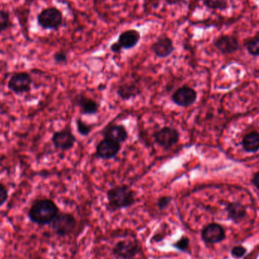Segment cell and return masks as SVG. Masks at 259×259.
Returning a JSON list of instances; mask_svg holds the SVG:
<instances>
[{
	"label": "cell",
	"mask_w": 259,
	"mask_h": 259,
	"mask_svg": "<svg viewBox=\"0 0 259 259\" xmlns=\"http://www.w3.org/2000/svg\"><path fill=\"white\" fill-rule=\"evenodd\" d=\"M59 213V207L54 201L50 199H40L32 204L27 217L32 223L45 226L50 225Z\"/></svg>",
	"instance_id": "1"
},
{
	"label": "cell",
	"mask_w": 259,
	"mask_h": 259,
	"mask_svg": "<svg viewBox=\"0 0 259 259\" xmlns=\"http://www.w3.org/2000/svg\"><path fill=\"white\" fill-rule=\"evenodd\" d=\"M107 209L111 211L130 208L136 203V193L131 186L120 184L109 189L106 193Z\"/></svg>",
	"instance_id": "2"
},
{
	"label": "cell",
	"mask_w": 259,
	"mask_h": 259,
	"mask_svg": "<svg viewBox=\"0 0 259 259\" xmlns=\"http://www.w3.org/2000/svg\"><path fill=\"white\" fill-rule=\"evenodd\" d=\"M152 137L154 142L158 146L167 151L179 143L181 134L176 128L165 126L155 131L152 134Z\"/></svg>",
	"instance_id": "3"
},
{
	"label": "cell",
	"mask_w": 259,
	"mask_h": 259,
	"mask_svg": "<svg viewBox=\"0 0 259 259\" xmlns=\"http://www.w3.org/2000/svg\"><path fill=\"white\" fill-rule=\"evenodd\" d=\"M52 229L57 235L65 237L73 234L77 226V221L70 213L59 212L52 222Z\"/></svg>",
	"instance_id": "4"
},
{
	"label": "cell",
	"mask_w": 259,
	"mask_h": 259,
	"mask_svg": "<svg viewBox=\"0 0 259 259\" xmlns=\"http://www.w3.org/2000/svg\"><path fill=\"white\" fill-rule=\"evenodd\" d=\"M38 24L44 29L56 30L63 22L62 12L56 8L44 9L37 17Z\"/></svg>",
	"instance_id": "5"
},
{
	"label": "cell",
	"mask_w": 259,
	"mask_h": 259,
	"mask_svg": "<svg viewBox=\"0 0 259 259\" xmlns=\"http://www.w3.org/2000/svg\"><path fill=\"white\" fill-rule=\"evenodd\" d=\"M197 100V93L193 88L183 85L176 90L171 96V100L176 106L188 108L193 106Z\"/></svg>",
	"instance_id": "6"
},
{
	"label": "cell",
	"mask_w": 259,
	"mask_h": 259,
	"mask_svg": "<svg viewBox=\"0 0 259 259\" xmlns=\"http://www.w3.org/2000/svg\"><path fill=\"white\" fill-rule=\"evenodd\" d=\"M52 143L58 150L65 152L74 147L77 142V138L72 131L68 127L56 131L52 136Z\"/></svg>",
	"instance_id": "7"
},
{
	"label": "cell",
	"mask_w": 259,
	"mask_h": 259,
	"mask_svg": "<svg viewBox=\"0 0 259 259\" xmlns=\"http://www.w3.org/2000/svg\"><path fill=\"white\" fill-rule=\"evenodd\" d=\"M33 79L27 72L14 74L8 82V88L15 94H22L30 92Z\"/></svg>",
	"instance_id": "8"
},
{
	"label": "cell",
	"mask_w": 259,
	"mask_h": 259,
	"mask_svg": "<svg viewBox=\"0 0 259 259\" xmlns=\"http://www.w3.org/2000/svg\"><path fill=\"white\" fill-rule=\"evenodd\" d=\"M121 150V144L109 139L103 138L97 144L95 155L100 159L110 160L115 158Z\"/></svg>",
	"instance_id": "9"
},
{
	"label": "cell",
	"mask_w": 259,
	"mask_h": 259,
	"mask_svg": "<svg viewBox=\"0 0 259 259\" xmlns=\"http://www.w3.org/2000/svg\"><path fill=\"white\" fill-rule=\"evenodd\" d=\"M202 240L208 244H217L226 238L225 228L218 223H210L202 231Z\"/></svg>",
	"instance_id": "10"
},
{
	"label": "cell",
	"mask_w": 259,
	"mask_h": 259,
	"mask_svg": "<svg viewBox=\"0 0 259 259\" xmlns=\"http://www.w3.org/2000/svg\"><path fill=\"white\" fill-rule=\"evenodd\" d=\"M140 252V245L136 240H121L114 247L113 255L120 259H133Z\"/></svg>",
	"instance_id": "11"
},
{
	"label": "cell",
	"mask_w": 259,
	"mask_h": 259,
	"mask_svg": "<svg viewBox=\"0 0 259 259\" xmlns=\"http://www.w3.org/2000/svg\"><path fill=\"white\" fill-rule=\"evenodd\" d=\"M151 50L156 57L166 59L173 54L175 47L170 37L166 35H161L152 44Z\"/></svg>",
	"instance_id": "12"
},
{
	"label": "cell",
	"mask_w": 259,
	"mask_h": 259,
	"mask_svg": "<svg viewBox=\"0 0 259 259\" xmlns=\"http://www.w3.org/2000/svg\"><path fill=\"white\" fill-rule=\"evenodd\" d=\"M74 105L80 109L83 115H97L100 110V104L94 99L83 94H78L74 99Z\"/></svg>",
	"instance_id": "13"
},
{
	"label": "cell",
	"mask_w": 259,
	"mask_h": 259,
	"mask_svg": "<svg viewBox=\"0 0 259 259\" xmlns=\"http://www.w3.org/2000/svg\"><path fill=\"white\" fill-rule=\"evenodd\" d=\"M104 138L109 139L117 143H125L128 139V131L123 124H109L102 132Z\"/></svg>",
	"instance_id": "14"
},
{
	"label": "cell",
	"mask_w": 259,
	"mask_h": 259,
	"mask_svg": "<svg viewBox=\"0 0 259 259\" xmlns=\"http://www.w3.org/2000/svg\"><path fill=\"white\" fill-rule=\"evenodd\" d=\"M214 45L221 53L229 54L237 51L239 42L237 38L230 35H222L214 41Z\"/></svg>",
	"instance_id": "15"
},
{
	"label": "cell",
	"mask_w": 259,
	"mask_h": 259,
	"mask_svg": "<svg viewBox=\"0 0 259 259\" xmlns=\"http://www.w3.org/2000/svg\"><path fill=\"white\" fill-rule=\"evenodd\" d=\"M141 39L140 31L136 29H130L122 32L118 36V42L123 50H128L137 47Z\"/></svg>",
	"instance_id": "16"
},
{
	"label": "cell",
	"mask_w": 259,
	"mask_h": 259,
	"mask_svg": "<svg viewBox=\"0 0 259 259\" xmlns=\"http://www.w3.org/2000/svg\"><path fill=\"white\" fill-rule=\"evenodd\" d=\"M226 210L228 219L236 224L240 223L247 215L246 207L238 202L228 204Z\"/></svg>",
	"instance_id": "17"
},
{
	"label": "cell",
	"mask_w": 259,
	"mask_h": 259,
	"mask_svg": "<svg viewBox=\"0 0 259 259\" xmlns=\"http://www.w3.org/2000/svg\"><path fill=\"white\" fill-rule=\"evenodd\" d=\"M141 94V90L136 83L127 82L118 86L117 94L123 100H129Z\"/></svg>",
	"instance_id": "18"
},
{
	"label": "cell",
	"mask_w": 259,
	"mask_h": 259,
	"mask_svg": "<svg viewBox=\"0 0 259 259\" xmlns=\"http://www.w3.org/2000/svg\"><path fill=\"white\" fill-rule=\"evenodd\" d=\"M243 146L248 152H256L259 149V134L252 132L247 134L243 140Z\"/></svg>",
	"instance_id": "19"
},
{
	"label": "cell",
	"mask_w": 259,
	"mask_h": 259,
	"mask_svg": "<svg viewBox=\"0 0 259 259\" xmlns=\"http://www.w3.org/2000/svg\"><path fill=\"white\" fill-rule=\"evenodd\" d=\"M203 4L212 10L224 11L228 9V0H202Z\"/></svg>",
	"instance_id": "20"
},
{
	"label": "cell",
	"mask_w": 259,
	"mask_h": 259,
	"mask_svg": "<svg viewBox=\"0 0 259 259\" xmlns=\"http://www.w3.org/2000/svg\"><path fill=\"white\" fill-rule=\"evenodd\" d=\"M75 123L77 131L82 137H88L92 132L93 128H94L93 124H89L84 122L80 117L76 119Z\"/></svg>",
	"instance_id": "21"
},
{
	"label": "cell",
	"mask_w": 259,
	"mask_h": 259,
	"mask_svg": "<svg viewBox=\"0 0 259 259\" xmlns=\"http://www.w3.org/2000/svg\"><path fill=\"white\" fill-rule=\"evenodd\" d=\"M246 50L252 56H259V36H254L250 38L245 42Z\"/></svg>",
	"instance_id": "22"
},
{
	"label": "cell",
	"mask_w": 259,
	"mask_h": 259,
	"mask_svg": "<svg viewBox=\"0 0 259 259\" xmlns=\"http://www.w3.org/2000/svg\"><path fill=\"white\" fill-rule=\"evenodd\" d=\"M190 240L188 237L184 236L181 239L173 243L172 246L178 249V250L181 251V252H189V249H190Z\"/></svg>",
	"instance_id": "23"
},
{
	"label": "cell",
	"mask_w": 259,
	"mask_h": 259,
	"mask_svg": "<svg viewBox=\"0 0 259 259\" xmlns=\"http://www.w3.org/2000/svg\"><path fill=\"white\" fill-rule=\"evenodd\" d=\"M172 200H173V197L170 196H163L158 198L156 203L158 209L161 210V211L165 210L171 203Z\"/></svg>",
	"instance_id": "24"
},
{
	"label": "cell",
	"mask_w": 259,
	"mask_h": 259,
	"mask_svg": "<svg viewBox=\"0 0 259 259\" xmlns=\"http://www.w3.org/2000/svg\"><path fill=\"white\" fill-rule=\"evenodd\" d=\"M247 252V249L243 246H235L231 249V255L234 257V258H241L246 255Z\"/></svg>",
	"instance_id": "25"
},
{
	"label": "cell",
	"mask_w": 259,
	"mask_h": 259,
	"mask_svg": "<svg viewBox=\"0 0 259 259\" xmlns=\"http://www.w3.org/2000/svg\"><path fill=\"white\" fill-rule=\"evenodd\" d=\"M9 26V14L0 10V32L6 30Z\"/></svg>",
	"instance_id": "26"
},
{
	"label": "cell",
	"mask_w": 259,
	"mask_h": 259,
	"mask_svg": "<svg viewBox=\"0 0 259 259\" xmlns=\"http://www.w3.org/2000/svg\"><path fill=\"white\" fill-rule=\"evenodd\" d=\"M53 59L56 64H66L68 62V55L63 51L56 52L53 56Z\"/></svg>",
	"instance_id": "27"
},
{
	"label": "cell",
	"mask_w": 259,
	"mask_h": 259,
	"mask_svg": "<svg viewBox=\"0 0 259 259\" xmlns=\"http://www.w3.org/2000/svg\"><path fill=\"white\" fill-rule=\"evenodd\" d=\"M9 199V190L4 184L0 183V207L3 206Z\"/></svg>",
	"instance_id": "28"
},
{
	"label": "cell",
	"mask_w": 259,
	"mask_h": 259,
	"mask_svg": "<svg viewBox=\"0 0 259 259\" xmlns=\"http://www.w3.org/2000/svg\"><path fill=\"white\" fill-rule=\"evenodd\" d=\"M110 50L112 53H120L122 51V47H121L118 41L117 42H113L112 45L110 46Z\"/></svg>",
	"instance_id": "29"
},
{
	"label": "cell",
	"mask_w": 259,
	"mask_h": 259,
	"mask_svg": "<svg viewBox=\"0 0 259 259\" xmlns=\"http://www.w3.org/2000/svg\"><path fill=\"white\" fill-rule=\"evenodd\" d=\"M165 3L169 6H175V5H181L185 2V0H164Z\"/></svg>",
	"instance_id": "30"
},
{
	"label": "cell",
	"mask_w": 259,
	"mask_h": 259,
	"mask_svg": "<svg viewBox=\"0 0 259 259\" xmlns=\"http://www.w3.org/2000/svg\"><path fill=\"white\" fill-rule=\"evenodd\" d=\"M252 182H253V184L255 186V187L259 190V172L254 177L253 181H252Z\"/></svg>",
	"instance_id": "31"
}]
</instances>
